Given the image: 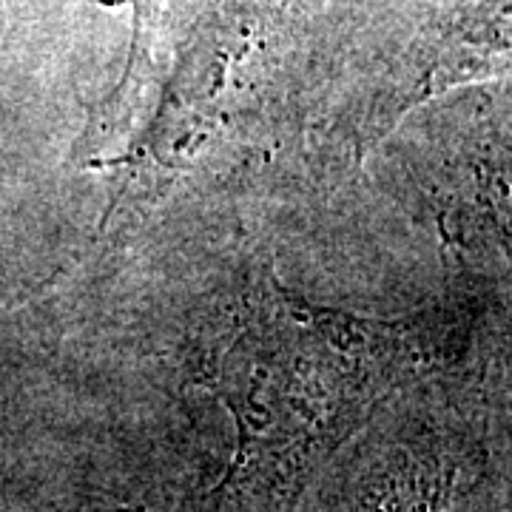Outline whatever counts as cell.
<instances>
[{
    "label": "cell",
    "mask_w": 512,
    "mask_h": 512,
    "mask_svg": "<svg viewBox=\"0 0 512 512\" xmlns=\"http://www.w3.org/2000/svg\"><path fill=\"white\" fill-rule=\"evenodd\" d=\"M268 319L228 350L214 390L239 424L228 487L242 501L279 507L319 458L345 439L379 367L396 353V328L353 316H308L296 302H265Z\"/></svg>",
    "instance_id": "6da1fadb"
}]
</instances>
